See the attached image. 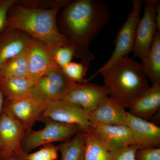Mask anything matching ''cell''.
Returning a JSON list of instances; mask_svg holds the SVG:
<instances>
[{
    "mask_svg": "<svg viewBox=\"0 0 160 160\" xmlns=\"http://www.w3.org/2000/svg\"><path fill=\"white\" fill-rule=\"evenodd\" d=\"M132 9L118 32L114 41L115 49L111 57L106 64L89 79L88 82L102 70L108 68L116 61L128 55L132 52L134 46L136 32L141 18L143 2L140 0L132 1Z\"/></svg>",
    "mask_w": 160,
    "mask_h": 160,
    "instance_id": "obj_5",
    "label": "cell"
},
{
    "mask_svg": "<svg viewBox=\"0 0 160 160\" xmlns=\"http://www.w3.org/2000/svg\"><path fill=\"white\" fill-rule=\"evenodd\" d=\"M1 151H0V157H1Z\"/></svg>",
    "mask_w": 160,
    "mask_h": 160,
    "instance_id": "obj_33",
    "label": "cell"
},
{
    "mask_svg": "<svg viewBox=\"0 0 160 160\" xmlns=\"http://www.w3.org/2000/svg\"><path fill=\"white\" fill-rule=\"evenodd\" d=\"M69 2L70 0H15L16 4L20 6L44 9H61Z\"/></svg>",
    "mask_w": 160,
    "mask_h": 160,
    "instance_id": "obj_24",
    "label": "cell"
},
{
    "mask_svg": "<svg viewBox=\"0 0 160 160\" xmlns=\"http://www.w3.org/2000/svg\"><path fill=\"white\" fill-rule=\"evenodd\" d=\"M136 160H160V148H142L137 152Z\"/></svg>",
    "mask_w": 160,
    "mask_h": 160,
    "instance_id": "obj_28",
    "label": "cell"
},
{
    "mask_svg": "<svg viewBox=\"0 0 160 160\" xmlns=\"http://www.w3.org/2000/svg\"><path fill=\"white\" fill-rule=\"evenodd\" d=\"M109 6L100 0L70 1L57 22L59 31L74 51V57L90 64L95 59L89 50L92 41L111 19Z\"/></svg>",
    "mask_w": 160,
    "mask_h": 160,
    "instance_id": "obj_1",
    "label": "cell"
},
{
    "mask_svg": "<svg viewBox=\"0 0 160 160\" xmlns=\"http://www.w3.org/2000/svg\"><path fill=\"white\" fill-rule=\"evenodd\" d=\"M86 132L96 138L109 152L133 144L131 131L127 126L93 125Z\"/></svg>",
    "mask_w": 160,
    "mask_h": 160,
    "instance_id": "obj_11",
    "label": "cell"
},
{
    "mask_svg": "<svg viewBox=\"0 0 160 160\" xmlns=\"http://www.w3.org/2000/svg\"><path fill=\"white\" fill-rule=\"evenodd\" d=\"M60 9H44L12 4L8 10L6 27L22 30L46 43L50 49L69 46L58 28Z\"/></svg>",
    "mask_w": 160,
    "mask_h": 160,
    "instance_id": "obj_2",
    "label": "cell"
},
{
    "mask_svg": "<svg viewBox=\"0 0 160 160\" xmlns=\"http://www.w3.org/2000/svg\"><path fill=\"white\" fill-rule=\"evenodd\" d=\"M156 22L158 31L160 32V2L159 1H157V2Z\"/></svg>",
    "mask_w": 160,
    "mask_h": 160,
    "instance_id": "obj_31",
    "label": "cell"
},
{
    "mask_svg": "<svg viewBox=\"0 0 160 160\" xmlns=\"http://www.w3.org/2000/svg\"><path fill=\"white\" fill-rule=\"evenodd\" d=\"M89 121L93 125H122L128 126V112L110 97L89 113Z\"/></svg>",
    "mask_w": 160,
    "mask_h": 160,
    "instance_id": "obj_14",
    "label": "cell"
},
{
    "mask_svg": "<svg viewBox=\"0 0 160 160\" xmlns=\"http://www.w3.org/2000/svg\"><path fill=\"white\" fill-rule=\"evenodd\" d=\"M128 127L133 144L142 148H160V127L154 123L137 117L128 112Z\"/></svg>",
    "mask_w": 160,
    "mask_h": 160,
    "instance_id": "obj_16",
    "label": "cell"
},
{
    "mask_svg": "<svg viewBox=\"0 0 160 160\" xmlns=\"http://www.w3.org/2000/svg\"><path fill=\"white\" fill-rule=\"evenodd\" d=\"M109 97V91L105 86L77 83L63 100L78 105L89 113Z\"/></svg>",
    "mask_w": 160,
    "mask_h": 160,
    "instance_id": "obj_12",
    "label": "cell"
},
{
    "mask_svg": "<svg viewBox=\"0 0 160 160\" xmlns=\"http://www.w3.org/2000/svg\"><path fill=\"white\" fill-rule=\"evenodd\" d=\"M45 123L43 129L39 130L32 129L26 131L22 140L21 149L27 153L35 148L54 142L67 141L82 131L76 125H68L50 120H43Z\"/></svg>",
    "mask_w": 160,
    "mask_h": 160,
    "instance_id": "obj_4",
    "label": "cell"
},
{
    "mask_svg": "<svg viewBox=\"0 0 160 160\" xmlns=\"http://www.w3.org/2000/svg\"><path fill=\"white\" fill-rule=\"evenodd\" d=\"M143 74L152 85H160V32L157 31L146 57L140 63Z\"/></svg>",
    "mask_w": 160,
    "mask_h": 160,
    "instance_id": "obj_19",
    "label": "cell"
},
{
    "mask_svg": "<svg viewBox=\"0 0 160 160\" xmlns=\"http://www.w3.org/2000/svg\"><path fill=\"white\" fill-rule=\"evenodd\" d=\"M0 160H26L24 157V153L22 150L16 152L8 155L2 156Z\"/></svg>",
    "mask_w": 160,
    "mask_h": 160,
    "instance_id": "obj_30",
    "label": "cell"
},
{
    "mask_svg": "<svg viewBox=\"0 0 160 160\" xmlns=\"http://www.w3.org/2000/svg\"><path fill=\"white\" fill-rule=\"evenodd\" d=\"M139 147L133 144L118 150L109 151L108 160H136Z\"/></svg>",
    "mask_w": 160,
    "mask_h": 160,
    "instance_id": "obj_27",
    "label": "cell"
},
{
    "mask_svg": "<svg viewBox=\"0 0 160 160\" xmlns=\"http://www.w3.org/2000/svg\"><path fill=\"white\" fill-rule=\"evenodd\" d=\"M26 132L13 118L3 111L0 116L1 157L21 150V143Z\"/></svg>",
    "mask_w": 160,
    "mask_h": 160,
    "instance_id": "obj_15",
    "label": "cell"
},
{
    "mask_svg": "<svg viewBox=\"0 0 160 160\" xmlns=\"http://www.w3.org/2000/svg\"><path fill=\"white\" fill-rule=\"evenodd\" d=\"M158 0H146L144 14L138 23L133 52L135 58L142 60L149 52L158 31L156 22V4Z\"/></svg>",
    "mask_w": 160,
    "mask_h": 160,
    "instance_id": "obj_8",
    "label": "cell"
},
{
    "mask_svg": "<svg viewBox=\"0 0 160 160\" xmlns=\"http://www.w3.org/2000/svg\"><path fill=\"white\" fill-rule=\"evenodd\" d=\"M15 0H0V33L6 27L7 12Z\"/></svg>",
    "mask_w": 160,
    "mask_h": 160,
    "instance_id": "obj_29",
    "label": "cell"
},
{
    "mask_svg": "<svg viewBox=\"0 0 160 160\" xmlns=\"http://www.w3.org/2000/svg\"><path fill=\"white\" fill-rule=\"evenodd\" d=\"M58 146L61 160H84L85 142L84 132L81 131Z\"/></svg>",
    "mask_w": 160,
    "mask_h": 160,
    "instance_id": "obj_20",
    "label": "cell"
},
{
    "mask_svg": "<svg viewBox=\"0 0 160 160\" xmlns=\"http://www.w3.org/2000/svg\"><path fill=\"white\" fill-rule=\"evenodd\" d=\"M77 84L68 78L62 69L58 68L35 82L31 97L44 103L63 100Z\"/></svg>",
    "mask_w": 160,
    "mask_h": 160,
    "instance_id": "obj_6",
    "label": "cell"
},
{
    "mask_svg": "<svg viewBox=\"0 0 160 160\" xmlns=\"http://www.w3.org/2000/svg\"><path fill=\"white\" fill-rule=\"evenodd\" d=\"M130 114L148 120L151 118L160 109V85H152L140 95L129 107Z\"/></svg>",
    "mask_w": 160,
    "mask_h": 160,
    "instance_id": "obj_17",
    "label": "cell"
},
{
    "mask_svg": "<svg viewBox=\"0 0 160 160\" xmlns=\"http://www.w3.org/2000/svg\"><path fill=\"white\" fill-rule=\"evenodd\" d=\"M58 152V146L49 144L33 153H24V157L26 160H57Z\"/></svg>",
    "mask_w": 160,
    "mask_h": 160,
    "instance_id": "obj_25",
    "label": "cell"
},
{
    "mask_svg": "<svg viewBox=\"0 0 160 160\" xmlns=\"http://www.w3.org/2000/svg\"><path fill=\"white\" fill-rule=\"evenodd\" d=\"M56 62L61 69L72 62L74 51L71 46H59L51 49Z\"/></svg>",
    "mask_w": 160,
    "mask_h": 160,
    "instance_id": "obj_26",
    "label": "cell"
},
{
    "mask_svg": "<svg viewBox=\"0 0 160 160\" xmlns=\"http://www.w3.org/2000/svg\"><path fill=\"white\" fill-rule=\"evenodd\" d=\"M32 38L22 30L6 27L0 33V69L9 60L26 51Z\"/></svg>",
    "mask_w": 160,
    "mask_h": 160,
    "instance_id": "obj_13",
    "label": "cell"
},
{
    "mask_svg": "<svg viewBox=\"0 0 160 160\" xmlns=\"http://www.w3.org/2000/svg\"><path fill=\"white\" fill-rule=\"evenodd\" d=\"M90 64L71 62L62 69L63 72L68 78L78 84L87 83L85 76Z\"/></svg>",
    "mask_w": 160,
    "mask_h": 160,
    "instance_id": "obj_23",
    "label": "cell"
},
{
    "mask_svg": "<svg viewBox=\"0 0 160 160\" xmlns=\"http://www.w3.org/2000/svg\"><path fill=\"white\" fill-rule=\"evenodd\" d=\"M5 98L0 91V116L4 110V103H5Z\"/></svg>",
    "mask_w": 160,
    "mask_h": 160,
    "instance_id": "obj_32",
    "label": "cell"
},
{
    "mask_svg": "<svg viewBox=\"0 0 160 160\" xmlns=\"http://www.w3.org/2000/svg\"><path fill=\"white\" fill-rule=\"evenodd\" d=\"M104 78L109 96L125 109L150 87L140 63L128 55L116 61L99 72Z\"/></svg>",
    "mask_w": 160,
    "mask_h": 160,
    "instance_id": "obj_3",
    "label": "cell"
},
{
    "mask_svg": "<svg viewBox=\"0 0 160 160\" xmlns=\"http://www.w3.org/2000/svg\"><path fill=\"white\" fill-rule=\"evenodd\" d=\"M35 82L28 77L0 78V91L6 99L29 97Z\"/></svg>",
    "mask_w": 160,
    "mask_h": 160,
    "instance_id": "obj_18",
    "label": "cell"
},
{
    "mask_svg": "<svg viewBox=\"0 0 160 160\" xmlns=\"http://www.w3.org/2000/svg\"><path fill=\"white\" fill-rule=\"evenodd\" d=\"M28 49L3 66L0 69V78L28 77Z\"/></svg>",
    "mask_w": 160,
    "mask_h": 160,
    "instance_id": "obj_21",
    "label": "cell"
},
{
    "mask_svg": "<svg viewBox=\"0 0 160 160\" xmlns=\"http://www.w3.org/2000/svg\"><path fill=\"white\" fill-rule=\"evenodd\" d=\"M43 120L76 125L85 132L92 126L89 121V112L80 106L64 100L46 103L45 110L38 121Z\"/></svg>",
    "mask_w": 160,
    "mask_h": 160,
    "instance_id": "obj_7",
    "label": "cell"
},
{
    "mask_svg": "<svg viewBox=\"0 0 160 160\" xmlns=\"http://www.w3.org/2000/svg\"><path fill=\"white\" fill-rule=\"evenodd\" d=\"M85 142L84 160H108L109 151L93 136L84 132Z\"/></svg>",
    "mask_w": 160,
    "mask_h": 160,
    "instance_id": "obj_22",
    "label": "cell"
},
{
    "mask_svg": "<svg viewBox=\"0 0 160 160\" xmlns=\"http://www.w3.org/2000/svg\"><path fill=\"white\" fill-rule=\"evenodd\" d=\"M28 78L34 82L60 68L51 49L44 42L32 38L28 49Z\"/></svg>",
    "mask_w": 160,
    "mask_h": 160,
    "instance_id": "obj_10",
    "label": "cell"
},
{
    "mask_svg": "<svg viewBox=\"0 0 160 160\" xmlns=\"http://www.w3.org/2000/svg\"><path fill=\"white\" fill-rule=\"evenodd\" d=\"M46 105V103L31 97L17 100L5 99L3 111L13 118L26 132L32 129L36 122L39 120Z\"/></svg>",
    "mask_w": 160,
    "mask_h": 160,
    "instance_id": "obj_9",
    "label": "cell"
}]
</instances>
